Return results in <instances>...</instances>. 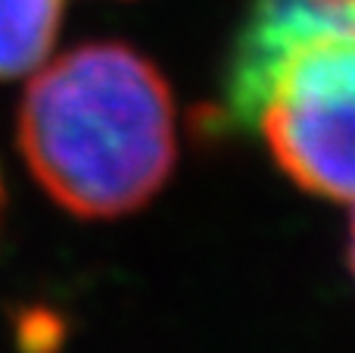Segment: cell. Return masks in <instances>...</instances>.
<instances>
[{"label":"cell","mask_w":355,"mask_h":353,"mask_svg":"<svg viewBox=\"0 0 355 353\" xmlns=\"http://www.w3.org/2000/svg\"><path fill=\"white\" fill-rule=\"evenodd\" d=\"M19 147L44 191L69 213L125 216L172 175V91L137 50L81 44L37 69L19 106Z\"/></svg>","instance_id":"1"},{"label":"cell","mask_w":355,"mask_h":353,"mask_svg":"<svg viewBox=\"0 0 355 353\" xmlns=\"http://www.w3.org/2000/svg\"><path fill=\"white\" fill-rule=\"evenodd\" d=\"M256 122L302 191L355 200V22L302 41L277 66Z\"/></svg>","instance_id":"2"},{"label":"cell","mask_w":355,"mask_h":353,"mask_svg":"<svg viewBox=\"0 0 355 353\" xmlns=\"http://www.w3.org/2000/svg\"><path fill=\"white\" fill-rule=\"evenodd\" d=\"M355 22V0H252L231 47L221 91V125H252L277 66L302 41Z\"/></svg>","instance_id":"3"},{"label":"cell","mask_w":355,"mask_h":353,"mask_svg":"<svg viewBox=\"0 0 355 353\" xmlns=\"http://www.w3.org/2000/svg\"><path fill=\"white\" fill-rule=\"evenodd\" d=\"M62 19V0H0V81L47 63Z\"/></svg>","instance_id":"4"},{"label":"cell","mask_w":355,"mask_h":353,"mask_svg":"<svg viewBox=\"0 0 355 353\" xmlns=\"http://www.w3.org/2000/svg\"><path fill=\"white\" fill-rule=\"evenodd\" d=\"M349 260H352V272H355V216H352V241H349Z\"/></svg>","instance_id":"5"}]
</instances>
